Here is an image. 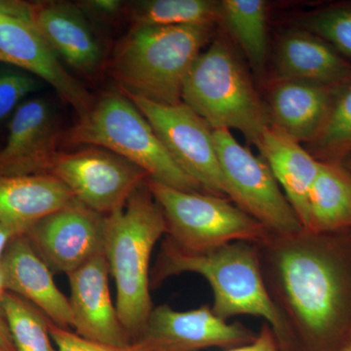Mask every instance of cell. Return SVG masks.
Returning <instances> with one entry per match:
<instances>
[{
	"mask_svg": "<svg viewBox=\"0 0 351 351\" xmlns=\"http://www.w3.org/2000/svg\"><path fill=\"white\" fill-rule=\"evenodd\" d=\"M313 144L316 154L326 159L324 163L332 165L351 152V82L334 99L325 125Z\"/></svg>",
	"mask_w": 351,
	"mask_h": 351,
	"instance_id": "484cf974",
	"label": "cell"
},
{
	"mask_svg": "<svg viewBox=\"0 0 351 351\" xmlns=\"http://www.w3.org/2000/svg\"><path fill=\"white\" fill-rule=\"evenodd\" d=\"M186 272L199 274L209 282L214 293L212 311L218 317L263 318L276 335L280 350L293 351L294 339L265 287L255 243L237 241L213 250L189 252L166 237L154 270V284Z\"/></svg>",
	"mask_w": 351,
	"mask_h": 351,
	"instance_id": "7a4b0ae2",
	"label": "cell"
},
{
	"mask_svg": "<svg viewBox=\"0 0 351 351\" xmlns=\"http://www.w3.org/2000/svg\"><path fill=\"white\" fill-rule=\"evenodd\" d=\"M128 97L151 124L176 163L203 191L228 197L213 129L182 101L163 105L142 97Z\"/></svg>",
	"mask_w": 351,
	"mask_h": 351,
	"instance_id": "9c48e42d",
	"label": "cell"
},
{
	"mask_svg": "<svg viewBox=\"0 0 351 351\" xmlns=\"http://www.w3.org/2000/svg\"><path fill=\"white\" fill-rule=\"evenodd\" d=\"M25 235L51 270L69 274L105 253L106 216L75 199Z\"/></svg>",
	"mask_w": 351,
	"mask_h": 351,
	"instance_id": "8fae6325",
	"label": "cell"
},
{
	"mask_svg": "<svg viewBox=\"0 0 351 351\" xmlns=\"http://www.w3.org/2000/svg\"><path fill=\"white\" fill-rule=\"evenodd\" d=\"M75 200L51 174L0 176V221L17 235Z\"/></svg>",
	"mask_w": 351,
	"mask_h": 351,
	"instance_id": "ac0fdd59",
	"label": "cell"
},
{
	"mask_svg": "<svg viewBox=\"0 0 351 351\" xmlns=\"http://www.w3.org/2000/svg\"><path fill=\"white\" fill-rule=\"evenodd\" d=\"M5 293V278H4L3 267H2V263L0 262V315L1 316L3 315V313H2V301H3Z\"/></svg>",
	"mask_w": 351,
	"mask_h": 351,
	"instance_id": "e575fe53",
	"label": "cell"
},
{
	"mask_svg": "<svg viewBox=\"0 0 351 351\" xmlns=\"http://www.w3.org/2000/svg\"><path fill=\"white\" fill-rule=\"evenodd\" d=\"M2 313L17 351H58L49 332V319L19 295L6 292Z\"/></svg>",
	"mask_w": 351,
	"mask_h": 351,
	"instance_id": "d4e9b609",
	"label": "cell"
},
{
	"mask_svg": "<svg viewBox=\"0 0 351 351\" xmlns=\"http://www.w3.org/2000/svg\"><path fill=\"white\" fill-rule=\"evenodd\" d=\"M257 147L304 230L308 228V201L321 162L285 132L270 123Z\"/></svg>",
	"mask_w": 351,
	"mask_h": 351,
	"instance_id": "d6986e66",
	"label": "cell"
},
{
	"mask_svg": "<svg viewBox=\"0 0 351 351\" xmlns=\"http://www.w3.org/2000/svg\"><path fill=\"white\" fill-rule=\"evenodd\" d=\"M0 64L22 69L47 82L80 117L93 106L91 95L69 75L32 23L18 20L0 23Z\"/></svg>",
	"mask_w": 351,
	"mask_h": 351,
	"instance_id": "4fadbf2b",
	"label": "cell"
},
{
	"mask_svg": "<svg viewBox=\"0 0 351 351\" xmlns=\"http://www.w3.org/2000/svg\"><path fill=\"white\" fill-rule=\"evenodd\" d=\"M265 287L292 338L306 351H343L351 343V228L270 233L255 243Z\"/></svg>",
	"mask_w": 351,
	"mask_h": 351,
	"instance_id": "6da1fadb",
	"label": "cell"
},
{
	"mask_svg": "<svg viewBox=\"0 0 351 351\" xmlns=\"http://www.w3.org/2000/svg\"><path fill=\"white\" fill-rule=\"evenodd\" d=\"M147 186L162 210L167 237L189 252L213 250L237 241L258 243L270 232L226 198L184 191L147 178Z\"/></svg>",
	"mask_w": 351,
	"mask_h": 351,
	"instance_id": "52a82bcc",
	"label": "cell"
},
{
	"mask_svg": "<svg viewBox=\"0 0 351 351\" xmlns=\"http://www.w3.org/2000/svg\"><path fill=\"white\" fill-rule=\"evenodd\" d=\"M211 27H134L115 50L113 75L128 96L163 105L182 103L184 80Z\"/></svg>",
	"mask_w": 351,
	"mask_h": 351,
	"instance_id": "277c9868",
	"label": "cell"
},
{
	"mask_svg": "<svg viewBox=\"0 0 351 351\" xmlns=\"http://www.w3.org/2000/svg\"><path fill=\"white\" fill-rule=\"evenodd\" d=\"M182 101L213 130L235 129L254 145L271 123L250 77L223 39L215 40L191 66Z\"/></svg>",
	"mask_w": 351,
	"mask_h": 351,
	"instance_id": "8992f818",
	"label": "cell"
},
{
	"mask_svg": "<svg viewBox=\"0 0 351 351\" xmlns=\"http://www.w3.org/2000/svg\"><path fill=\"white\" fill-rule=\"evenodd\" d=\"M49 174L63 182L76 200L104 216L123 208L149 178L135 164L98 147L59 152Z\"/></svg>",
	"mask_w": 351,
	"mask_h": 351,
	"instance_id": "30bf717a",
	"label": "cell"
},
{
	"mask_svg": "<svg viewBox=\"0 0 351 351\" xmlns=\"http://www.w3.org/2000/svg\"><path fill=\"white\" fill-rule=\"evenodd\" d=\"M34 4L20 0H0V23L5 21H25L32 23Z\"/></svg>",
	"mask_w": 351,
	"mask_h": 351,
	"instance_id": "f546056e",
	"label": "cell"
},
{
	"mask_svg": "<svg viewBox=\"0 0 351 351\" xmlns=\"http://www.w3.org/2000/svg\"><path fill=\"white\" fill-rule=\"evenodd\" d=\"M122 5L123 4L119 0H89L78 4L85 14H93L101 18H110L117 15Z\"/></svg>",
	"mask_w": 351,
	"mask_h": 351,
	"instance_id": "1f68e13d",
	"label": "cell"
},
{
	"mask_svg": "<svg viewBox=\"0 0 351 351\" xmlns=\"http://www.w3.org/2000/svg\"><path fill=\"white\" fill-rule=\"evenodd\" d=\"M308 213L307 232L322 233L350 230V176L337 165L321 162L319 172L309 195Z\"/></svg>",
	"mask_w": 351,
	"mask_h": 351,
	"instance_id": "7402d4cb",
	"label": "cell"
},
{
	"mask_svg": "<svg viewBox=\"0 0 351 351\" xmlns=\"http://www.w3.org/2000/svg\"><path fill=\"white\" fill-rule=\"evenodd\" d=\"M279 80L332 87L351 82V64L331 46L306 32H290L277 53Z\"/></svg>",
	"mask_w": 351,
	"mask_h": 351,
	"instance_id": "44dd1931",
	"label": "cell"
},
{
	"mask_svg": "<svg viewBox=\"0 0 351 351\" xmlns=\"http://www.w3.org/2000/svg\"><path fill=\"white\" fill-rule=\"evenodd\" d=\"M147 181L136 189L123 208L106 216L105 255L117 285L115 307L134 341L144 334L154 309L149 263L157 241L167 232L162 210Z\"/></svg>",
	"mask_w": 351,
	"mask_h": 351,
	"instance_id": "3957f363",
	"label": "cell"
},
{
	"mask_svg": "<svg viewBox=\"0 0 351 351\" xmlns=\"http://www.w3.org/2000/svg\"><path fill=\"white\" fill-rule=\"evenodd\" d=\"M60 132L56 115L44 99H29L9 120L6 144L0 151V176L49 174Z\"/></svg>",
	"mask_w": 351,
	"mask_h": 351,
	"instance_id": "5bb4252c",
	"label": "cell"
},
{
	"mask_svg": "<svg viewBox=\"0 0 351 351\" xmlns=\"http://www.w3.org/2000/svg\"><path fill=\"white\" fill-rule=\"evenodd\" d=\"M350 172H351V165H350Z\"/></svg>",
	"mask_w": 351,
	"mask_h": 351,
	"instance_id": "8d00e7d4",
	"label": "cell"
},
{
	"mask_svg": "<svg viewBox=\"0 0 351 351\" xmlns=\"http://www.w3.org/2000/svg\"><path fill=\"white\" fill-rule=\"evenodd\" d=\"M135 27L213 25L221 19V2L212 0H145L131 11Z\"/></svg>",
	"mask_w": 351,
	"mask_h": 351,
	"instance_id": "cb8c5ba5",
	"label": "cell"
},
{
	"mask_svg": "<svg viewBox=\"0 0 351 351\" xmlns=\"http://www.w3.org/2000/svg\"><path fill=\"white\" fill-rule=\"evenodd\" d=\"M257 335L240 323L228 324L206 306L176 311L162 304L152 309L138 339L154 351H199L208 348L248 345Z\"/></svg>",
	"mask_w": 351,
	"mask_h": 351,
	"instance_id": "7c38bea8",
	"label": "cell"
},
{
	"mask_svg": "<svg viewBox=\"0 0 351 351\" xmlns=\"http://www.w3.org/2000/svg\"><path fill=\"white\" fill-rule=\"evenodd\" d=\"M4 66L0 68V124L10 120L27 97L40 86L36 76L20 69Z\"/></svg>",
	"mask_w": 351,
	"mask_h": 351,
	"instance_id": "4316f807",
	"label": "cell"
},
{
	"mask_svg": "<svg viewBox=\"0 0 351 351\" xmlns=\"http://www.w3.org/2000/svg\"><path fill=\"white\" fill-rule=\"evenodd\" d=\"M34 25L60 60L85 75L100 68L103 47L78 4H34Z\"/></svg>",
	"mask_w": 351,
	"mask_h": 351,
	"instance_id": "e0dca14e",
	"label": "cell"
},
{
	"mask_svg": "<svg viewBox=\"0 0 351 351\" xmlns=\"http://www.w3.org/2000/svg\"><path fill=\"white\" fill-rule=\"evenodd\" d=\"M110 267L105 253L68 274L75 334L89 341L127 346L131 338L120 322L108 284Z\"/></svg>",
	"mask_w": 351,
	"mask_h": 351,
	"instance_id": "9a60e30c",
	"label": "cell"
},
{
	"mask_svg": "<svg viewBox=\"0 0 351 351\" xmlns=\"http://www.w3.org/2000/svg\"><path fill=\"white\" fill-rule=\"evenodd\" d=\"M49 332L58 351H154L142 339L127 346H112L97 343L78 336L75 332L58 327L49 321Z\"/></svg>",
	"mask_w": 351,
	"mask_h": 351,
	"instance_id": "f1b7e54d",
	"label": "cell"
},
{
	"mask_svg": "<svg viewBox=\"0 0 351 351\" xmlns=\"http://www.w3.org/2000/svg\"><path fill=\"white\" fill-rule=\"evenodd\" d=\"M17 237L19 235L16 234L10 228L0 221V262H1L9 243Z\"/></svg>",
	"mask_w": 351,
	"mask_h": 351,
	"instance_id": "836d02e7",
	"label": "cell"
},
{
	"mask_svg": "<svg viewBox=\"0 0 351 351\" xmlns=\"http://www.w3.org/2000/svg\"><path fill=\"white\" fill-rule=\"evenodd\" d=\"M278 341L271 328L265 323L252 343L237 346L228 351H279Z\"/></svg>",
	"mask_w": 351,
	"mask_h": 351,
	"instance_id": "4dcf8cb0",
	"label": "cell"
},
{
	"mask_svg": "<svg viewBox=\"0 0 351 351\" xmlns=\"http://www.w3.org/2000/svg\"><path fill=\"white\" fill-rule=\"evenodd\" d=\"M1 263L6 291L38 307L56 326L73 329L69 300L57 287L50 267L25 234L9 243Z\"/></svg>",
	"mask_w": 351,
	"mask_h": 351,
	"instance_id": "2e32d148",
	"label": "cell"
},
{
	"mask_svg": "<svg viewBox=\"0 0 351 351\" xmlns=\"http://www.w3.org/2000/svg\"><path fill=\"white\" fill-rule=\"evenodd\" d=\"M226 196L276 235L304 230L269 166L240 144L228 129L213 130Z\"/></svg>",
	"mask_w": 351,
	"mask_h": 351,
	"instance_id": "ba28073f",
	"label": "cell"
},
{
	"mask_svg": "<svg viewBox=\"0 0 351 351\" xmlns=\"http://www.w3.org/2000/svg\"><path fill=\"white\" fill-rule=\"evenodd\" d=\"M332 88L279 80L270 93L271 124L297 142L313 143L329 117L332 101Z\"/></svg>",
	"mask_w": 351,
	"mask_h": 351,
	"instance_id": "ffe728a7",
	"label": "cell"
},
{
	"mask_svg": "<svg viewBox=\"0 0 351 351\" xmlns=\"http://www.w3.org/2000/svg\"><path fill=\"white\" fill-rule=\"evenodd\" d=\"M0 351H17L11 338L5 320L0 315Z\"/></svg>",
	"mask_w": 351,
	"mask_h": 351,
	"instance_id": "d6a6232c",
	"label": "cell"
},
{
	"mask_svg": "<svg viewBox=\"0 0 351 351\" xmlns=\"http://www.w3.org/2000/svg\"><path fill=\"white\" fill-rule=\"evenodd\" d=\"M343 351H351V343Z\"/></svg>",
	"mask_w": 351,
	"mask_h": 351,
	"instance_id": "d590c367",
	"label": "cell"
},
{
	"mask_svg": "<svg viewBox=\"0 0 351 351\" xmlns=\"http://www.w3.org/2000/svg\"><path fill=\"white\" fill-rule=\"evenodd\" d=\"M267 10L263 0H223L221 19L243 49L254 68L261 69L267 55Z\"/></svg>",
	"mask_w": 351,
	"mask_h": 351,
	"instance_id": "603a6c76",
	"label": "cell"
},
{
	"mask_svg": "<svg viewBox=\"0 0 351 351\" xmlns=\"http://www.w3.org/2000/svg\"><path fill=\"white\" fill-rule=\"evenodd\" d=\"M304 25L339 52L351 57V7L335 8L311 16Z\"/></svg>",
	"mask_w": 351,
	"mask_h": 351,
	"instance_id": "83f0119b",
	"label": "cell"
},
{
	"mask_svg": "<svg viewBox=\"0 0 351 351\" xmlns=\"http://www.w3.org/2000/svg\"><path fill=\"white\" fill-rule=\"evenodd\" d=\"M71 144L101 147L144 170L149 179L184 191L204 193L176 163L128 96L107 92L69 132Z\"/></svg>",
	"mask_w": 351,
	"mask_h": 351,
	"instance_id": "5b68a950",
	"label": "cell"
}]
</instances>
